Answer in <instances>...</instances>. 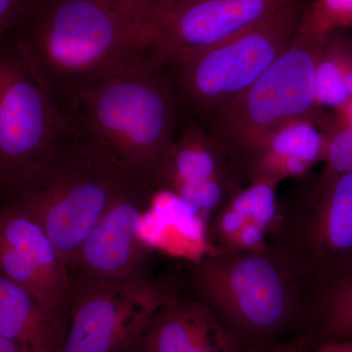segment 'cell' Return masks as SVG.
<instances>
[{"instance_id": "cell-16", "label": "cell", "mask_w": 352, "mask_h": 352, "mask_svg": "<svg viewBox=\"0 0 352 352\" xmlns=\"http://www.w3.org/2000/svg\"><path fill=\"white\" fill-rule=\"evenodd\" d=\"M68 312L48 307L0 274V335L23 352H60Z\"/></svg>"}, {"instance_id": "cell-22", "label": "cell", "mask_w": 352, "mask_h": 352, "mask_svg": "<svg viewBox=\"0 0 352 352\" xmlns=\"http://www.w3.org/2000/svg\"><path fill=\"white\" fill-rule=\"evenodd\" d=\"M307 15L315 25L328 31L333 25L352 21V0H318Z\"/></svg>"}, {"instance_id": "cell-18", "label": "cell", "mask_w": 352, "mask_h": 352, "mask_svg": "<svg viewBox=\"0 0 352 352\" xmlns=\"http://www.w3.org/2000/svg\"><path fill=\"white\" fill-rule=\"evenodd\" d=\"M305 321L332 340L352 342V270L309 287Z\"/></svg>"}, {"instance_id": "cell-26", "label": "cell", "mask_w": 352, "mask_h": 352, "mask_svg": "<svg viewBox=\"0 0 352 352\" xmlns=\"http://www.w3.org/2000/svg\"><path fill=\"white\" fill-rule=\"evenodd\" d=\"M305 352H352V342L330 340L312 351L307 349Z\"/></svg>"}, {"instance_id": "cell-9", "label": "cell", "mask_w": 352, "mask_h": 352, "mask_svg": "<svg viewBox=\"0 0 352 352\" xmlns=\"http://www.w3.org/2000/svg\"><path fill=\"white\" fill-rule=\"evenodd\" d=\"M178 284L177 279L146 273L113 283L72 287L60 352H120L138 344Z\"/></svg>"}, {"instance_id": "cell-14", "label": "cell", "mask_w": 352, "mask_h": 352, "mask_svg": "<svg viewBox=\"0 0 352 352\" xmlns=\"http://www.w3.org/2000/svg\"><path fill=\"white\" fill-rule=\"evenodd\" d=\"M140 346L142 352H243L234 333L180 282L153 315Z\"/></svg>"}, {"instance_id": "cell-24", "label": "cell", "mask_w": 352, "mask_h": 352, "mask_svg": "<svg viewBox=\"0 0 352 352\" xmlns=\"http://www.w3.org/2000/svg\"><path fill=\"white\" fill-rule=\"evenodd\" d=\"M31 0H0V41L19 24Z\"/></svg>"}, {"instance_id": "cell-15", "label": "cell", "mask_w": 352, "mask_h": 352, "mask_svg": "<svg viewBox=\"0 0 352 352\" xmlns=\"http://www.w3.org/2000/svg\"><path fill=\"white\" fill-rule=\"evenodd\" d=\"M139 238L150 252L196 263L219 251L210 244L208 222L184 201L157 191L141 219Z\"/></svg>"}, {"instance_id": "cell-21", "label": "cell", "mask_w": 352, "mask_h": 352, "mask_svg": "<svg viewBox=\"0 0 352 352\" xmlns=\"http://www.w3.org/2000/svg\"><path fill=\"white\" fill-rule=\"evenodd\" d=\"M116 10L151 28L153 21L170 8L175 0H104Z\"/></svg>"}, {"instance_id": "cell-20", "label": "cell", "mask_w": 352, "mask_h": 352, "mask_svg": "<svg viewBox=\"0 0 352 352\" xmlns=\"http://www.w3.org/2000/svg\"><path fill=\"white\" fill-rule=\"evenodd\" d=\"M317 101L328 106H339L349 99L344 76L332 62L319 61L316 69Z\"/></svg>"}, {"instance_id": "cell-10", "label": "cell", "mask_w": 352, "mask_h": 352, "mask_svg": "<svg viewBox=\"0 0 352 352\" xmlns=\"http://www.w3.org/2000/svg\"><path fill=\"white\" fill-rule=\"evenodd\" d=\"M155 192L132 183L120 192L69 264L72 287L122 281L148 273L151 252L139 238Z\"/></svg>"}, {"instance_id": "cell-12", "label": "cell", "mask_w": 352, "mask_h": 352, "mask_svg": "<svg viewBox=\"0 0 352 352\" xmlns=\"http://www.w3.org/2000/svg\"><path fill=\"white\" fill-rule=\"evenodd\" d=\"M0 274L59 311L68 312L72 278L50 236L12 201H0Z\"/></svg>"}, {"instance_id": "cell-23", "label": "cell", "mask_w": 352, "mask_h": 352, "mask_svg": "<svg viewBox=\"0 0 352 352\" xmlns=\"http://www.w3.org/2000/svg\"><path fill=\"white\" fill-rule=\"evenodd\" d=\"M327 159L331 173H352V127L333 139L327 149Z\"/></svg>"}, {"instance_id": "cell-8", "label": "cell", "mask_w": 352, "mask_h": 352, "mask_svg": "<svg viewBox=\"0 0 352 352\" xmlns=\"http://www.w3.org/2000/svg\"><path fill=\"white\" fill-rule=\"evenodd\" d=\"M268 243L307 283L352 270V173L279 204Z\"/></svg>"}, {"instance_id": "cell-25", "label": "cell", "mask_w": 352, "mask_h": 352, "mask_svg": "<svg viewBox=\"0 0 352 352\" xmlns=\"http://www.w3.org/2000/svg\"><path fill=\"white\" fill-rule=\"evenodd\" d=\"M308 349V339L305 336L298 335L293 339L278 342L267 349H256L248 352H305Z\"/></svg>"}, {"instance_id": "cell-11", "label": "cell", "mask_w": 352, "mask_h": 352, "mask_svg": "<svg viewBox=\"0 0 352 352\" xmlns=\"http://www.w3.org/2000/svg\"><path fill=\"white\" fill-rule=\"evenodd\" d=\"M288 0H175L153 21V52L164 63L247 31Z\"/></svg>"}, {"instance_id": "cell-3", "label": "cell", "mask_w": 352, "mask_h": 352, "mask_svg": "<svg viewBox=\"0 0 352 352\" xmlns=\"http://www.w3.org/2000/svg\"><path fill=\"white\" fill-rule=\"evenodd\" d=\"M326 32L305 11L293 41L274 63L207 126H201L244 186L275 134L307 122L317 102L316 69Z\"/></svg>"}, {"instance_id": "cell-17", "label": "cell", "mask_w": 352, "mask_h": 352, "mask_svg": "<svg viewBox=\"0 0 352 352\" xmlns=\"http://www.w3.org/2000/svg\"><path fill=\"white\" fill-rule=\"evenodd\" d=\"M323 142L308 122H296L275 134L250 171L248 184L281 182L288 176L303 175L319 159Z\"/></svg>"}, {"instance_id": "cell-27", "label": "cell", "mask_w": 352, "mask_h": 352, "mask_svg": "<svg viewBox=\"0 0 352 352\" xmlns=\"http://www.w3.org/2000/svg\"><path fill=\"white\" fill-rule=\"evenodd\" d=\"M0 352H23L19 347L0 335Z\"/></svg>"}, {"instance_id": "cell-28", "label": "cell", "mask_w": 352, "mask_h": 352, "mask_svg": "<svg viewBox=\"0 0 352 352\" xmlns=\"http://www.w3.org/2000/svg\"><path fill=\"white\" fill-rule=\"evenodd\" d=\"M344 82H346L347 92H349V96H351L352 95V72L344 76Z\"/></svg>"}, {"instance_id": "cell-6", "label": "cell", "mask_w": 352, "mask_h": 352, "mask_svg": "<svg viewBox=\"0 0 352 352\" xmlns=\"http://www.w3.org/2000/svg\"><path fill=\"white\" fill-rule=\"evenodd\" d=\"M307 7L288 0L266 19L223 43L166 62L183 120L206 126L288 48Z\"/></svg>"}, {"instance_id": "cell-4", "label": "cell", "mask_w": 352, "mask_h": 352, "mask_svg": "<svg viewBox=\"0 0 352 352\" xmlns=\"http://www.w3.org/2000/svg\"><path fill=\"white\" fill-rule=\"evenodd\" d=\"M180 286L206 303L241 346L243 337L265 339L305 322L308 286L270 243L187 263Z\"/></svg>"}, {"instance_id": "cell-13", "label": "cell", "mask_w": 352, "mask_h": 352, "mask_svg": "<svg viewBox=\"0 0 352 352\" xmlns=\"http://www.w3.org/2000/svg\"><path fill=\"white\" fill-rule=\"evenodd\" d=\"M243 187L205 129L183 120L160 173L157 191L177 197L208 224Z\"/></svg>"}, {"instance_id": "cell-7", "label": "cell", "mask_w": 352, "mask_h": 352, "mask_svg": "<svg viewBox=\"0 0 352 352\" xmlns=\"http://www.w3.org/2000/svg\"><path fill=\"white\" fill-rule=\"evenodd\" d=\"M75 135L74 120L53 100L22 44L0 41V188L24 184Z\"/></svg>"}, {"instance_id": "cell-30", "label": "cell", "mask_w": 352, "mask_h": 352, "mask_svg": "<svg viewBox=\"0 0 352 352\" xmlns=\"http://www.w3.org/2000/svg\"><path fill=\"white\" fill-rule=\"evenodd\" d=\"M3 192H2L1 188H0V201H2V199H3Z\"/></svg>"}, {"instance_id": "cell-29", "label": "cell", "mask_w": 352, "mask_h": 352, "mask_svg": "<svg viewBox=\"0 0 352 352\" xmlns=\"http://www.w3.org/2000/svg\"><path fill=\"white\" fill-rule=\"evenodd\" d=\"M120 352H142V349H141L140 342H138V344L126 347V349H124V351Z\"/></svg>"}, {"instance_id": "cell-5", "label": "cell", "mask_w": 352, "mask_h": 352, "mask_svg": "<svg viewBox=\"0 0 352 352\" xmlns=\"http://www.w3.org/2000/svg\"><path fill=\"white\" fill-rule=\"evenodd\" d=\"M132 183L139 182L75 134L65 149L4 198L41 224L69 268L95 226Z\"/></svg>"}, {"instance_id": "cell-1", "label": "cell", "mask_w": 352, "mask_h": 352, "mask_svg": "<svg viewBox=\"0 0 352 352\" xmlns=\"http://www.w3.org/2000/svg\"><path fill=\"white\" fill-rule=\"evenodd\" d=\"M11 32L71 119L87 92L153 50L151 28L104 0H31Z\"/></svg>"}, {"instance_id": "cell-2", "label": "cell", "mask_w": 352, "mask_h": 352, "mask_svg": "<svg viewBox=\"0 0 352 352\" xmlns=\"http://www.w3.org/2000/svg\"><path fill=\"white\" fill-rule=\"evenodd\" d=\"M73 120L78 138L156 193L183 113L170 71L153 50L87 92Z\"/></svg>"}, {"instance_id": "cell-19", "label": "cell", "mask_w": 352, "mask_h": 352, "mask_svg": "<svg viewBox=\"0 0 352 352\" xmlns=\"http://www.w3.org/2000/svg\"><path fill=\"white\" fill-rule=\"evenodd\" d=\"M278 184L271 182L250 183L232 197L227 207L232 208L245 221L258 224L267 231L270 237L279 208L276 201Z\"/></svg>"}]
</instances>
